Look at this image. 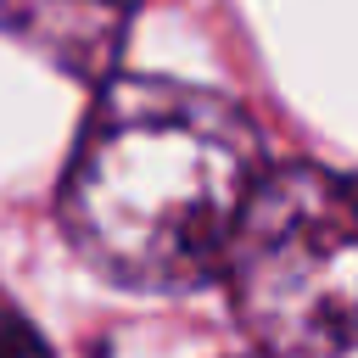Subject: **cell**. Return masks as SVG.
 Wrapping results in <instances>:
<instances>
[{"label": "cell", "mask_w": 358, "mask_h": 358, "mask_svg": "<svg viewBox=\"0 0 358 358\" xmlns=\"http://www.w3.org/2000/svg\"><path fill=\"white\" fill-rule=\"evenodd\" d=\"M134 11L140 0H0V34H11L22 50L45 56L62 73L101 84L112 78Z\"/></svg>", "instance_id": "cell-3"}, {"label": "cell", "mask_w": 358, "mask_h": 358, "mask_svg": "<svg viewBox=\"0 0 358 358\" xmlns=\"http://www.w3.org/2000/svg\"><path fill=\"white\" fill-rule=\"evenodd\" d=\"M0 358H50V347H45V336L17 313V302H6L0 296Z\"/></svg>", "instance_id": "cell-4"}, {"label": "cell", "mask_w": 358, "mask_h": 358, "mask_svg": "<svg viewBox=\"0 0 358 358\" xmlns=\"http://www.w3.org/2000/svg\"><path fill=\"white\" fill-rule=\"evenodd\" d=\"M246 336L268 358L358 352V173L263 168L241 207L224 268Z\"/></svg>", "instance_id": "cell-2"}, {"label": "cell", "mask_w": 358, "mask_h": 358, "mask_svg": "<svg viewBox=\"0 0 358 358\" xmlns=\"http://www.w3.org/2000/svg\"><path fill=\"white\" fill-rule=\"evenodd\" d=\"M263 179L252 117L201 84L101 78L62 179L73 252L129 291H196L224 268L246 196Z\"/></svg>", "instance_id": "cell-1"}]
</instances>
